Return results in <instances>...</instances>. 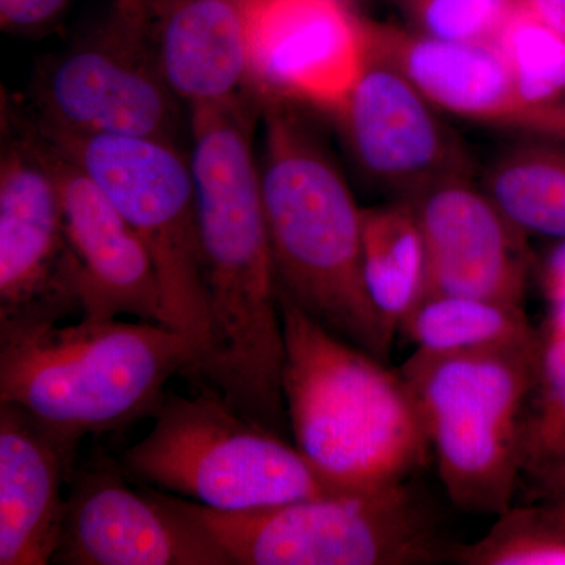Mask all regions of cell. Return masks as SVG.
<instances>
[{
  "label": "cell",
  "instance_id": "1",
  "mask_svg": "<svg viewBox=\"0 0 565 565\" xmlns=\"http://www.w3.org/2000/svg\"><path fill=\"white\" fill-rule=\"evenodd\" d=\"M262 103L245 90L191 109V170L199 215L206 351L191 375L234 411L282 435L285 337L264 215L255 131Z\"/></svg>",
  "mask_w": 565,
  "mask_h": 565
},
{
  "label": "cell",
  "instance_id": "2",
  "mask_svg": "<svg viewBox=\"0 0 565 565\" xmlns=\"http://www.w3.org/2000/svg\"><path fill=\"white\" fill-rule=\"evenodd\" d=\"M262 121L259 177L278 296L385 362L394 338L364 285L362 210L303 106L263 99Z\"/></svg>",
  "mask_w": 565,
  "mask_h": 565
},
{
  "label": "cell",
  "instance_id": "3",
  "mask_svg": "<svg viewBox=\"0 0 565 565\" xmlns=\"http://www.w3.org/2000/svg\"><path fill=\"white\" fill-rule=\"evenodd\" d=\"M196 362L191 341L163 323L0 318V403L71 440L154 414L170 379Z\"/></svg>",
  "mask_w": 565,
  "mask_h": 565
},
{
  "label": "cell",
  "instance_id": "4",
  "mask_svg": "<svg viewBox=\"0 0 565 565\" xmlns=\"http://www.w3.org/2000/svg\"><path fill=\"white\" fill-rule=\"evenodd\" d=\"M278 299L281 386L294 445L344 489L407 481L430 446L403 375Z\"/></svg>",
  "mask_w": 565,
  "mask_h": 565
},
{
  "label": "cell",
  "instance_id": "5",
  "mask_svg": "<svg viewBox=\"0 0 565 565\" xmlns=\"http://www.w3.org/2000/svg\"><path fill=\"white\" fill-rule=\"evenodd\" d=\"M537 353L539 337L471 351L416 349L401 366L446 493L460 511L501 515L512 508Z\"/></svg>",
  "mask_w": 565,
  "mask_h": 565
},
{
  "label": "cell",
  "instance_id": "6",
  "mask_svg": "<svg viewBox=\"0 0 565 565\" xmlns=\"http://www.w3.org/2000/svg\"><path fill=\"white\" fill-rule=\"evenodd\" d=\"M167 497L233 565H427L455 561L459 546L433 501L407 481L248 511Z\"/></svg>",
  "mask_w": 565,
  "mask_h": 565
},
{
  "label": "cell",
  "instance_id": "7",
  "mask_svg": "<svg viewBox=\"0 0 565 565\" xmlns=\"http://www.w3.org/2000/svg\"><path fill=\"white\" fill-rule=\"evenodd\" d=\"M147 437L121 456L134 481L217 511H248L356 490L327 478L280 434L207 386L163 394Z\"/></svg>",
  "mask_w": 565,
  "mask_h": 565
},
{
  "label": "cell",
  "instance_id": "8",
  "mask_svg": "<svg viewBox=\"0 0 565 565\" xmlns=\"http://www.w3.org/2000/svg\"><path fill=\"white\" fill-rule=\"evenodd\" d=\"M39 128L139 234L158 274L167 323L191 341L200 362L210 322L191 159L170 141Z\"/></svg>",
  "mask_w": 565,
  "mask_h": 565
},
{
  "label": "cell",
  "instance_id": "9",
  "mask_svg": "<svg viewBox=\"0 0 565 565\" xmlns=\"http://www.w3.org/2000/svg\"><path fill=\"white\" fill-rule=\"evenodd\" d=\"M31 114L43 128L177 143L180 99L163 79L145 0L117 9L39 66Z\"/></svg>",
  "mask_w": 565,
  "mask_h": 565
},
{
  "label": "cell",
  "instance_id": "10",
  "mask_svg": "<svg viewBox=\"0 0 565 565\" xmlns=\"http://www.w3.org/2000/svg\"><path fill=\"white\" fill-rule=\"evenodd\" d=\"M0 318L81 315L50 150L31 110L2 93Z\"/></svg>",
  "mask_w": 565,
  "mask_h": 565
},
{
  "label": "cell",
  "instance_id": "11",
  "mask_svg": "<svg viewBox=\"0 0 565 565\" xmlns=\"http://www.w3.org/2000/svg\"><path fill=\"white\" fill-rule=\"evenodd\" d=\"M438 110L399 71L367 55L332 115L363 177L401 199L448 178L473 177L470 151Z\"/></svg>",
  "mask_w": 565,
  "mask_h": 565
},
{
  "label": "cell",
  "instance_id": "12",
  "mask_svg": "<svg viewBox=\"0 0 565 565\" xmlns=\"http://www.w3.org/2000/svg\"><path fill=\"white\" fill-rule=\"evenodd\" d=\"M71 482L52 564L233 565L161 490L136 492L107 463L74 470Z\"/></svg>",
  "mask_w": 565,
  "mask_h": 565
},
{
  "label": "cell",
  "instance_id": "13",
  "mask_svg": "<svg viewBox=\"0 0 565 565\" xmlns=\"http://www.w3.org/2000/svg\"><path fill=\"white\" fill-rule=\"evenodd\" d=\"M248 41V90L330 111L367 58L364 21L340 0H241Z\"/></svg>",
  "mask_w": 565,
  "mask_h": 565
},
{
  "label": "cell",
  "instance_id": "14",
  "mask_svg": "<svg viewBox=\"0 0 565 565\" xmlns=\"http://www.w3.org/2000/svg\"><path fill=\"white\" fill-rule=\"evenodd\" d=\"M471 178L401 196L414 211L426 253L422 297L455 294L523 307L533 266L527 236Z\"/></svg>",
  "mask_w": 565,
  "mask_h": 565
},
{
  "label": "cell",
  "instance_id": "15",
  "mask_svg": "<svg viewBox=\"0 0 565 565\" xmlns=\"http://www.w3.org/2000/svg\"><path fill=\"white\" fill-rule=\"evenodd\" d=\"M44 140L76 264L81 318H134L169 327L158 274L139 234L76 162Z\"/></svg>",
  "mask_w": 565,
  "mask_h": 565
},
{
  "label": "cell",
  "instance_id": "16",
  "mask_svg": "<svg viewBox=\"0 0 565 565\" xmlns=\"http://www.w3.org/2000/svg\"><path fill=\"white\" fill-rule=\"evenodd\" d=\"M79 441L0 403V565L52 564Z\"/></svg>",
  "mask_w": 565,
  "mask_h": 565
},
{
  "label": "cell",
  "instance_id": "17",
  "mask_svg": "<svg viewBox=\"0 0 565 565\" xmlns=\"http://www.w3.org/2000/svg\"><path fill=\"white\" fill-rule=\"evenodd\" d=\"M364 31L367 55L399 71L437 109L501 128L522 109L497 44L435 39L374 22H364Z\"/></svg>",
  "mask_w": 565,
  "mask_h": 565
},
{
  "label": "cell",
  "instance_id": "18",
  "mask_svg": "<svg viewBox=\"0 0 565 565\" xmlns=\"http://www.w3.org/2000/svg\"><path fill=\"white\" fill-rule=\"evenodd\" d=\"M163 79L189 107L228 102L248 87L241 0H147Z\"/></svg>",
  "mask_w": 565,
  "mask_h": 565
},
{
  "label": "cell",
  "instance_id": "19",
  "mask_svg": "<svg viewBox=\"0 0 565 565\" xmlns=\"http://www.w3.org/2000/svg\"><path fill=\"white\" fill-rule=\"evenodd\" d=\"M362 259L366 291L394 338L426 277L422 232L407 200L362 210Z\"/></svg>",
  "mask_w": 565,
  "mask_h": 565
},
{
  "label": "cell",
  "instance_id": "20",
  "mask_svg": "<svg viewBox=\"0 0 565 565\" xmlns=\"http://www.w3.org/2000/svg\"><path fill=\"white\" fill-rule=\"evenodd\" d=\"M479 184L520 232L565 243V145L537 139L508 148Z\"/></svg>",
  "mask_w": 565,
  "mask_h": 565
},
{
  "label": "cell",
  "instance_id": "21",
  "mask_svg": "<svg viewBox=\"0 0 565 565\" xmlns=\"http://www.w3.org/2000/svg\"><path fill=\"white\" fill-rule=\"evenodd\" d=\"M397 333L419 351L457 352L530 343L537 340L539 329L519 305L429 294L405 315Z\"/></svg>",
  "mask_w": 565,
  "mask_h": 565
},
{
  "label": "cell",
  "instance_id": "22",
  "mask_svg": "<svg viewBox=\"0 0 565 565\" xmlns=\"http://www.w3.org/2000/svg\"><path fill=\"white\" fill-rule=\"evenodd\" d=\"M546 494L565 479V327L539 329L537 366L523 422L522 476Z\"/></svg>",
  "mask_w": 565,
  "mask_h": 565
},
{
  "label": "cell",
  "instance_id": "23",
  "mask_svg": "<svg viewBox=\"0 0 565 565\" xmlns=\"http://www.w3.org/2000/svg\"><path fill=\"white\" fill-rule=\"evenodd\" d=\"M455 561L463 565L565 564V511L550 501L511 508L498 515L484 537L457 546Z\"/></svg>",
  "mask_w": 565,
  "mask_h": 565
},
{
  "label": "cell",
  "instance_id": "24",
  "mask_svg": "<svg viewBox=\"0 0 565 565\" xmlns=\"http://www.w3.org/2000/svg\"><path fill=\"white\" fill-rule=\"evenodd\" d=\"M494 44L514 77L522 109L564 90L565 39L525 10L515 11Z\"/></svg>",
  "mask_w": 565,
  "mask_h": 565
},
{
  "label": "cell",
  "instance_id": "25",
  "mask_svg": "<svg viewBox=\"0 0 565 565\" xmlns=\"http://www.w3.org/2000/svg\"><path fill=\"white\" fill-rule=\"evenodd\" d=\"M412 29L435 39L492 43L520 10L519 0H401Z\"/></svg>",
  "mask_w": 565,
  "mask_h": 565
},
{
  "label": "cell",
  "instance_id": "26",
  "mask_svg": "<svg viewBox=\"0 0 565 565\" xmlns=\"http://www.w3.org/2000/svg\"><path fill=\"white\" fill-rule=\"evenodd\" d=\"M504 128L530 134L534 139L565 145V88L553 98L516 111Z\"/></svg>",
  "mask_w": 565,
  "mask_h": 565
},
{
  "label": "cell",
  "instance_id": "27",
  "mask_svg": "<svg viewBox=\"0 0 565 565\" xmlns=\"http://www.w3.org/2000/svg\"><path fill=\"white\" fill-rule=\"evenodd\" d=\"M70 0H0L3 31L33 32L46 28Z\"/></svg>",
  "mask_w": 565,
  "mask_h": 565
},
{
  "label": "cell",
  "instance_id": "28",
  "mask_svg": "<svg viewBox=\"0 0 565 565\" xmlns=\"http://www.w3.org/2000/svg\"><path fill=\"white\" fill-rule=\"evenodd\" d=\"M519 6L565 39V0H519Z\"/></svg>",
  "mask_w": 565,
  "mask_h": 565
},
{
  "label": "cell",
  "instance_id": "29",
  "mask_svg": "<svg viewBox=\"0 0 565 565\" xmlns=\"http://www.w3.org/2000/svg\"><path fill=\"white\" fill-rule=\"evenodd\" d=\"M546 291L553 300L565 297V243L557 248L545 266Z\"/></svg>",
  "mask_w": 565,
  "mask_h": 565
},
{
  "label": "cell",
  "instance_id": "30",
  "mask_svg": "<svg viewBox=\"0 0 565 565\" xmlns=\"http://www.w3.org/2000/svg\"><path fill=\"white\" fill-rule=\"evenodd\" d=\"M545 497L548 498L550 503L559 505V508L565 511V479L563 482H559L555 489L550 490Z\"/></svg>",
  "mask_w": 565,
  "mask_h": 565
}]
</instances>
